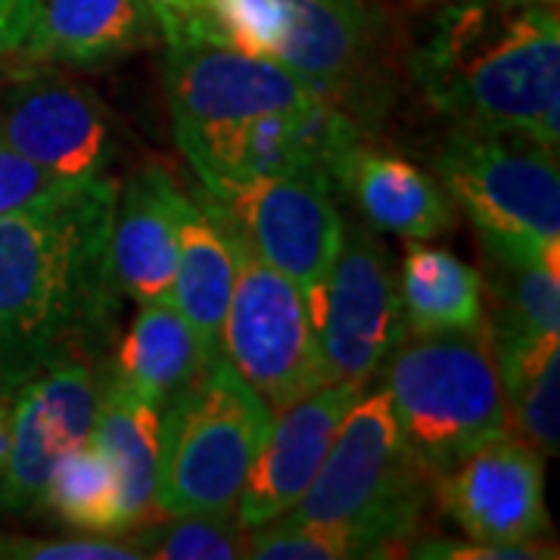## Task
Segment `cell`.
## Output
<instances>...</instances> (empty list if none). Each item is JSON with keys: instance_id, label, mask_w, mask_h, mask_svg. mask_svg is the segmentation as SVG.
I'll return each mask as SVG.
<instances>
[{"instance_id": "cell-30", "label": "cell", "mask_w": 560, "mask_h": 560, "mask_svg": "<svg viewBox=\"0 0 560 560\" xmlns=\"http://www.w3.org/2000/svg\"><path fill=\"white\" fill-rule=\"evenodd\" d=\"M57 184H62V180L50 178L47 172H40L38 165L22 160L16 150H10L0 140V215L32 202Z\"/></svg>"}, {"instance_id": "cell-12", "label": "cell", "mask_w": 560, "mask_h": 560, "mask_svg": "<svg viewBox=\"0 0 560 560\" xmlns=\"http://www.w3.org/2000/svg\"><path fill=\"white\" fill-rule=\"evenodd\" d=\"M0 140L57 180L101 178L116 156L101 97L54 66H16L0 79Z\"/></svg>"}, {"instance_id": "cell-34", "label": "cell", "mask_w": 560, "mask_h": 560, "mask_svg": "<svg viewBox=\"0 0 560 560\" xmlns=\"http://www.w3.org/2000/svg\"><path fill=\"white\" fill-rule=\"evenodd\" d=\"M508 3H558V0H508Z\"/></svg>"}, {"instance_id": "cell-32", "label": "cell", "mask_w": 560, "mask_h": 560, "mask_svg": "<svg viewBox=\"0 0 560 560\" xmlns=\"http://www.w3.org/2000/svg\"><path fill=\"white\" fill-rule=\"evenodd\" d=\"M147 3L153 7V13L160 20V35L187 20L190 10H194V0H147Z\"/></svg>"}, {"instance_id": "cell-25", "label": "cell", "mask_w": 560, "mask_h": 560, "mask_svg": "<svg viewBox=\"0 0 560 560\" xmlns=\"http://www.w3.org/2000/svg\"><path fill=\"white\" fill-rule=\"evenodd\" d=\"M38 511L54 514L57 521L79 533L113 539L121 536L116 477L91 442L57 460L50 480L44 486Z\"/></svg>"}, {"instance_id": "cell-20", "label": "cell", "mask_w": 560, "mask_h": 560, "mask_svg": "<svg viewBox=\"0 0 560 560\" xmlns=\"http://www.w3.org/2000/svg\"><path fill=\"white\" fill-rule=\"evenodd\" d=\"M237 278V246L224 221L190 197L180 206L178 221V268L172 283V302L206 352L221 359V324L231 305Z\"/></svg>"}, {"instance_id": "cell-5", "label": "cell", "mask_w": 560, "mask_h": 560, "mask_svg": "<svg viewBox=\"0 0 560 560\" xmlns=\"http://www.w3.org/2000/svg\"><path fill=\"white\" fill-rule=\"evenodd\" d=\"M430 474L401 436L386 393H361L346 411L312 486L287 517L337 523L368 558H389L418 536Z\"/></svg>"}, {"instance_id": "cell-22", "label": "cell", "mask_w": 560, "mask_h": 560, "mask_svg": "<svg viewBox=\"0 0 560 560\" xmlns=\"http://www.w3.org/2000/svg\"><path fill=\"white\" fill-rule=\"evenodd\" d=\"M399 302L408 334H460L486 320L482 278L442 246L411 241L401 256Z\"/></svg>"}, {"instance_id": "cell-26", "label": "cell", "mask_w": 560, "mask_h": 560, "mask_svg": "<svg viewBox=\"0 0 560 560\" xmlns=\"http://www.w3.org/2000/svg\"><path fill=\"white\" fill-rule=\"evenodd\" d=\"M128 541L153 560H237L249 551V529L234 514H184L147 521Z\"/></svg>"}, {"instance_id": "cell-27", "label": "cell", "mask_w": 560, "mask_h": 560, "mask_svg": "<svg viewBox=\"0 0 560 560\" xmlns=\"http://www.w3.org/2000/svg\"><path fill=\"white\" fill-rule=\"evenodd\" d=\"M253 560H346L368 558L361 541L337 523H312L278 517L249 529V551Z\"/></svg>"}, {"instance_id": "cell-10", "label": "cell", "mask_w": 560, "mask_h": 560, "mask_svg": "<svg viewBox=\"0 0 560 560\" xmlns=\"http://www.w3.org/2000/svg\"><path fill=\"white\" fill-rule=\"evenodd\" d=\"M206 202L259 259L275 265L305 293L312 320L324 283L340 256L346 221L337 209V190L320 168H293L237 184L224 197Z\"/></svg>"}, {"instance_id": "cell-13", "label": "cell", "mask_w": 560, "mask_h": 560, "mask_svg": "<svg viewBox=\"0 0 560 560\" xmlns=\"http://www.w3.org/2000/svg\"><path fill=\"white\" fill-rule=\"evenodd\" d=\"M106 361L66 355L13 393V445L0 482V514H35L57 460L91 440Z\"/></svg>"}, {"instance_id": "cell-4", "label": "cell", "mask_w": 560, "mask_h": 560, "mask_svg": "<svg viewBox=\"0 0 560 560\" xmlns=\"http://www.w3.org/2000/svg\"><path fill=\"white\" fill-rule=\"evenodd\" d=\"M381 381L401 436L430 477L514 433L486 320L460 334H408Z\"/></svg>"}, {"instance_id": "cell-18", "label": "cell", "mask_w": 560, "mask_h": 560, "mask_svg": "<svg viewBox=\"0 0 560 560\" xmlns=\"http://www.w3.org/2000/svg\"><path fill=\"white\" fill-rule=\"evenodd\" d=\"M160 38L147 0H40L22 66L106 69Z\"/></svg>"}, {"instance_id": "cell-9", "label": "cell", "mask_w": 560, "mask_h": 560, "mask_svg": "<svg viewBox=\"0 0 560 560\" xmlns=\"http://www.w3.org/2000/svg\"><path fill=\"white\" fill-rule=\"evenodd\" d=\"M234 234V231H231ZM237 278L221 324V359L256 389L271 415L327 386L308 300L234 234Z\"/></svg>"}, {"instance_id": "cell-16", "label": "cell", "mask_w": 560, "mask_h": 560, "mask_svg": "<svg viewBox=\"0 0 560 560\" xmlns=\"http://www.w3.org/2000/svg\"><path fill=\"white\" fill-rule=\"evenodd\" d=\"M327 178L334 190L355 206L371 231L405 241H433L455 228V202L436 175L423 172L399 153L374 147L368 138L349 143L334 160Z\"/></svg>"}, {"instance_id": "cell-29", "label": "cell", "mask_w": 560, "mask_h": 560, "mask_svg": "<svg viewBox=\"0 0 560 560\" xmlns=\"http://www.w3.org/2000/svg\"><path fill=\"white\" fill-rule=\"evenodd\" d=\"M408 558L423 560H545L558 558L555 548L529 541V545H482L474 539H411Z\"/></svg>"}, {"instance_id": "cell-19", "label": "cell", "mask_w": 560, "mask_h": 560, "mask_svg": "<svg viewBox=\"0 0 560 560\" xmlns=\"http://www.w3.org/2000/svg\"><path fill=\"white\" fill-rule=\"evenodd\" d=\"M160 408L138 396L131 386H125L119 377H113L106 361L101 401L88 442L106 458L116 477L121 536L153 521L160 474Z\"/></svg>"}, {"instance_id": "cell-15", "label": "cell", "mask_w": 560, "mask_h": 560, "mask_svg": "<svg viewBox=\"0 0 560 560\" xmlns=\"http://www.w3.org/2000/svg\"><path fill=\"white\" fill-rule=\"evenodd\" d=\"M361 393L364 386L359 383H327L271 415L268 433L234 508L243 529L278 521L305 495L346 411Z\"/></svg>"}, {"instance_id": "cell-7", "label": "cell", "mask_w": 560, "mask_h": 560, "mask_svg": "<svg viewBox=\"0 0 560 560\" xmlns=\"http://www.w3.org/2000/svg\"><path fill=\"white\" fill-rule=\"evenodd\" d=\"M433 175L480 231L482 249L560 268L558 150L455 128L436 150Z\"/></svg>"}, {"instance_id": "cell-1", "label": "cell", "mask_w": 560, "mask_h": 560, "mask_svg": "<svg viewBox=\"0 0 560 560\" xmlns=\"http://www.w3.org/2000/svg\"><path fill=\"white\" fill-rule=\"evenodd\" d=\"M119 180H62L0 215V396L66 355L106 359L121 290L109 231Z\"/></svg>"}, {"instance_id": "cell-3", "label": "cell", "mask_w": 560, "mask_h": 560, "mask_svg": "<svg viewBox=\"0 0 560 560\" xmlns=\"http://www.w3.org/2000/svg\"><path fill=\"white\" fill-rule=\"evenodd\" d=\"M168 35H194L280 62L364 131L389 109L383 16L374 0H194Z\"/></svg>"}, {"instance_id": "cell-17", "label": "cell", "mask_w": 560, "mask_h": 560, "mask_svg": "<svg viewBox=\"0 0 560 560\" xmlns=\"http://www.w3.org/2000/svg\"><path fill=\"white\" fill-rule=\"evenodd\" d=\"M184 200L187 194L160 162H147L119 187L109 253L121 296L138 305L172 300Z\"/></svg>"}, {"instance_id": "cell-33", "label": "cell", "mask_w": 560, "mask_h": 560, "mask_svg": "<svg viewBox=\"0 0 560 560\" xmlns=\"http://www.w3.org/2000/svg\"><path fill=\"white\" fill-rule=\"evenodd\" d=\"M10 445H13V396H0V482L10 464Z\"/></svg>"}, {"instance_id": "cell-14", "label": "cell", "mask_w": 560, "mask_h": 560, "mask_svg": "<svg viewBox=\"0 0 560 560\" xmlns=\"http://www.w3.org/2000/svg\"><path fill=\"white\" fill-rule=\"evenodd\" d=\"M430 495L464 539L482 545H529L551 529L541 455L514 433L486 442L430 477Z\"/></svg>"}, {"instance_id": "cell-24", "label": "cell", "mask_w": 560, "mask_h": 560, "mask_svg": "<svg viewBox=\"0 0 560 560\" xmlns=\"http://www.w3.org/2000/svg\"><path fill=\"white\" fill-rule=\"evenodd\" d=\"M511 430L541 458L560 445V337L495 349Z\"/></svg>"}, {"instance_id": "cell-6", "label": "cell", "mask_w": 560, "mask_h": 560, "mask_svg": "<svg viewBox=\"0 0 560 560\" xmlns=\"http://www.w3.org/2000/svg\"><path fill=\"white\" fill-rule=\"evenodd\" d=\"M271 408L224 359L162 408L153 514H234Z\"/></svg>"}, {"instance_id": "cell-23", "label": "cell", "mask_w": 560, "mask_h": 560, "mask_svg": "<svg viewBox=\"0 0 560 560\" xmlns=\"http://www.w3.org/2000/svg\"><path fill=\"white\" fill-rule=\"evenodd\" d=\"M486 327L495 349L560 337V268L526 256L482 249Z\"/></svg>"}, {"instance_id": "cell-28", "label": "cell", "mask_w": 560, "mask_h": 560, "mask_svg": "<svg viewBox=\"0 0 560 560\" xmlns=\"http://www.w3.org/2000/svg\"><path fill=\"white\" fill-rule=\"evenodd\" d=\"M0 558L7 560H143L131 541L113 536H75V539H35L0 533Z\"/></svg>"}, {"instance_id": "cell-11", "label": "cell", "mask_w": 560, "mask_h": 560, "mask_svg": "<svg viewBox=\"0 0 560 560\" xmlns=\"http://www.w3.org/2000/svg\"><path fill=\"white\" fill-rule=\"evenodd\" d=\"M315 330L330 383L377 381L408 330L401 318L399 275L386 246L361 221L346 224L340 256L324 283Z\"/></svg>"}, {"instance_id": "cell-8", "label": "cell", "mask_w": 560, "mask_h": 560, "mask_svg": "<svg viewBox=\"0 0 560 560\" xmlns=\"http://www.w3.org/2000/svg\"><path fill=\"white\" fill-rule=\"evenodd\" d=\"M165 94L175 140L194 172L261 116L318 101V94L280 62L194 35L165 38Z\"/></svg>"}, {"instance_id": "cell-2", "label": "cell", "mask_w": 560, "mask_h": 560, "mask_svg": "<svg viewBox=\"0 0 560 560\" xmlns=\"http://www.w3.org/2000/svg\"><path fill=\"white\" fill-rule=\"evenodd\" d=\"M408 72L455 128L558 150L560 20L555 3L448 0L408 57Z\"/></svg>"}, {"instance_id": "cell-21", "label": "cell", "mask_w": 560, "mask_h": 560, "mask_svg": "<svg viewBox=\"0 0 560 560\" xmlns=\"http://www.w3.org/2000/svg\"><path fill=\"white\" fill-rule=\"evenodd\" d=\"M212 361L219 359L206 352L175 302H147L121 337L119 352L109 359V374L162 411Z\"/></svg>"}, {"instance_id": "cell-31", "label": "cell", "mask_w": 560, "mask_h": 560, "mask_svg": "<svg viewBox=\"0 0 560 560\" xmlns=\"http://www.w3.org/2000/svg\"><path fill=\"white\" fill-rule=\"evenodd\" d=\"M40 0H0V79L22 66Z\"/></svg>"}]
</instances>
